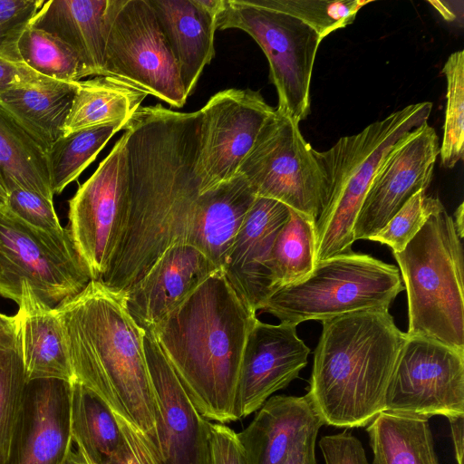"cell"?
<instances>
[{"label":"cell","instance_id":"ffe728a7","mask_svg":"<svg viewBox=\"0 0 464 464\" xmlns=\"http://www.w3.org/2000/svg\"><path fill=\"white\" fill-rule=\"evenodd\" d=\"M289 213L285 204L256 197L221 268L232 288L256 313L274 292L270 255Z\"/></svg>","mask_w":464,"mask_h":464},{"label":"cell","instance_id":"836d02e7","mask_svg":"<svg viewBox=\"0 0 464 464\" xmlns=\"http://www.w3.org/2000/svg\"><path fill=\"white\" fill-rule=\"evenodd\" d=\"M27 383L15 337L14 343L0 353V464L10 457Z\"/></svg>","mask_w":464,"mask_h":464},{"label":"cell","instance_id":"74e56055","mask_svg":"<svg viewBox=\"0 0 464 464\" xmlns=\"http://www.w3.org/2000/svg\"><path fill=\"white\" fill-rule=\"evenodd\" d=\"M7 207L28 225L51 232L63 231L53 202L44 197L25 189H15L8 193Z\"/></svg>","mask_w":464,"mask_h":464},{"label":"cell","instance_id":"d4e9b609","mask_svg":"<svg viewBox=\"0 0 464 464\" xmlns=\"http://www.w3.org/2000/svg\"><path fill=\"white\" fill-rule=\"evenodd\" d=\"M109 0L43 1L29 24L63 42L92 75L103 76Z\"/></svg>","mask_w":464,"mask_h":464},{"label":"cell","instance_id":"3957f363","mask_svg":"<svg viewBox=\"0 0 464 464\" xmlns=\"http://www.w3.org/2000/svg\"><path fill=\"white\" fill-rule=\"evenodd\" d=\"M256 319L218 269L150 330L190 400L209 421L240 420L239 374Z\"/></svg>","mask_w":464,"mask_h":464},{"label":"cell","instance_id":"9c48e42d","mask_svg":"<svg viewBox=\"0 0 464 464\" xmlns=\"http://www.w3.org/2000/svg\"><path fill=\"white\" fill-rule=\"evenodd\" d=\"M92 281L66 227L51 232L32 227L0 207V295L17 304L26 282L55 307Z\"/></svg>","mask_w":464,"mask_h":464},{"label":"cell","instance_id":"7bdbcfd3","mask_svg":"<svg viewBox=\"0 0 464 464\" xmlns=\"http://www.w3.org/2000/svg\"><path fill=\"white\" fill-rule=\"evenodd\" d=\"M41 0H0V26L34 14Z\"/></svg>","mask_w":464,"mask_h":464},{"label":"cell","instance_id":"8992f818","mask_svg":"<svg viewBox=\"0 0 464 464\" xmlns=\"http://www.w3.org/2000/svg\"><path fill=\"white\" fill-rule=\"evenodd\" d=\"M393 256L407 292L406 334L464 352L463 248L444 206Z\"/></svg>","mask_w":464,"mask_h":464},{"label":"cell","instance_id":"f35d334b","mask_svg":"<svg viewBox=\"0 0 464 464\" xmlns=\"http://www.w3.org/2000/svg\"><path fill=\"white\" fill-rule=\"evenodd\" d=\"M122 440L105 464H160L150 442L132 424L114 414Z\"/></svg>","mask_w":464,"mask_h":464},{"label":"cell","instance_id":"bcb514c9","mask_svg":"<svg viewBox=\"0 0 464 464\" xmlns=\"http://www.w3.org/2000/svg\"><path fill=\"white\" fill-rule=\"evenodd\" d=\"M450 425L451 438L453 441L455 458L457 464H463L464 446H463V430L464 416H456L449 418Z\"/></svg>","mask_w":464,"mask_h":464},{"label":"cell","instance_id":"c3c4849f","mask_svg":"<svg viewBox=\"0 0 464 464\" xmlns=\"http://www.w3.org/2000/svg\"><path fill=\"white\" fill-rule=\"evenodd\" d=\"M455 228L460 238L463 237V203H461L455 211V219L453 218Z\"/></svg>","mask_w":464,"mask_h":464},{"label":"cell","instance_id":"8fae6325","mask_svg":"<svg viewBox=\"0 0 464 464\" xmlns=\"http://www.w3.org/2000/svg\"><path fill=\"white\" fill-rule=\"evenodd\" d=\"M237 174L256 197L277 200L314 220L324 204V182L315 150L299 123L275 109L260 130Z\"/></svg>","mask_w":464,"mask_h":464},{"label":"cell","instance_id":"277c9868","mask_svg":"<svg viewBox=\"0 0 464 464\" xmlns=\"http://www.w3.org/2000/svg\"><path fill=\"white\" fill-rule=\"evenodd\" d=\"M322 325L306 394L324 424L365 427L384 411L407 334L383 309L353 312Z\"/></svg>","mask_w":464,"mask_h":464},{"label":"cell","instance_id":"60d3db41","mask_svg":"<svg viewBox=\"0 0 464 464\" xmlns=\"http://www.w3.org/2000/svg\"><path fill=\"white\" fill-rule=\"evenodd\" d=\"M209 464H247L237 433L226 424L209 423Z\"/></svg>","mask_w":464,"mask_h":464},{"label":"cell","instance_id":"7a4b0ae2","mask_svg":"<svg viewBox=\"0 0 464 464\" xmlns=\"http://www.w3.org/2000/svg\"><path fill=\"white\" fill-rule=\"evenodd\" d=\"M53 308L73 382L98 396L152 444L157 405L144 350L145 330L130 314L126 294L92 280Z\"/></svg>","mask_w":464,"mask_h":464},{"label":"cell","instance_id":"d590c367","mask_svg":"<svg viewBox=\"0 0 464 464\" xmlns=\"http://www.w3.org/2000/svg\"><path fill=\"white\" fill-rule=\"evenodd\" d=\"M266 7L293 15L311 26L323 40L352 24L360 9L371 1L258 0Z\"/></svg>","mask_w":464,"mask_h":464},{"label":"cell","instance_id":"44dd1931","mask_svg":"<svg viewBox=\"0 0 464 464\" xmlns=\"http://www.w3.org/2000/svg\"><path fill=\"white\" fill-rule=\"evenodd\" d=\"M324 425L308 395H274L237 433L247 464H281L296 447L315 442Z\"/></svg>","mask_w":464,"mask_h":464},{"label":"cell","instance_id":"ba28073f","mask_svg":"<svg viewBox=\"0 0 464 464\" xmlns=\"http://www.w3.org/2000/svg\"><path fill=\"white\" fill-rule=\"evenodd\" d=\"M216 28L249 34L268 61L269 77L278 95L276 109L297 123L307 118L314 63L322 41L315 30L258 0H224Z\"/></svg>","mask_w":464,"mask_h":464},{"label":"cell","instance_id":"7dc6e473","mask_svg":"<svg viewBox=\"0 0 464 464\" xmlns=\"http://www.w3.org/2000/svg\"><path fill=\"white\" fill-rule=\"evenodd\" d=\"M15 342L14 315L8 316L0 313V353L12 346Z\"/></svg>","mask_w":464,"mask_h":464},{"label":"cell","instance_id":"4dcf8cb0","mask_svg":"<svg viewBox=\"0 0 464 464\" xmlns=\"http://www.w3.org/2000/svg\"><path fill=\"white\" fill-rule=\"evenodd\" d=\"M315 220L290 208L289 217L277 233L269 267L274 291L304 279L315 265Z\"/></svg>","mask_w":464,"mask_h":464},{"label":"cell","instance_id":"cb8c5ba5","mask_svg":"<svg viewBox=\"0 0 464 464\" xmlns=\"http://www.w3.org/2000/svg\"><path fill=\"white\" fill-rule=\"evenodd\" d=\"M178 63L188 97L215 55L216 17L196 0H148Z\"/></svg>","mask_w":464,"mask_h":464},{"label":"cell","instance_id":"816d5d0a","mask_svg":"<svg viewBox=\"0 0 464 464\" xmlns=\"http://www.w3.org/2000/svg\"><path fill=\"white\" fill-rule=\"evenodd\" d=\"M76 450H77V449H76ZM78 451H79V450H78ZM82 456H83V458L85 459V460H86L87 464H96V463H94V462H92V461L89 460V459H88L84 455H82Z\"/></svg>","mask_w":464,"mask_h":464},{"label":"cell","instance_id":"9a60e30c","mask_svg":"<svg viewBox=\"0 0 464 464\" xmlns=\"http://www.w3.org/2000/svg\"><path fill=\"white\" fill-rule=\"evenodd\" d=\"M439 155V138L428 122L397 142L362 201L353 229L354 241L371 240L413 195L427 189Z\"/></svg>","mask_w":464,"mask_h":464},{"label":"cell","instance_id":"7c38bea8","mask_svg":"<svg viewBox=\"0 0 464 464\" xmlns=\"http://www.w3.org/2000/svg\"><path fill=\"white\" fill-rule=\"evenodd\" d=\"M127 133L69 200L70 237L92 281H102L120 242L128 209Z\"/></svg>","mask_w":464,"mask_h":464},{"label":"cell","instance_id":"f546056e","mask_svg":"<svg viewBox=\"0 0 464 464\" xmlns=\"http://www.w3.org/2000/svg\"><path fill=\"white\" fill-rule=\"evenodd\" d=\"M71 433L76 449L96 464H105L122 440L112 411L76 382H71Z\"/></svg>","mask_w":464,"mask_h":464},{"label":"cell","instance_id":"681fc988","mask_svg":"<svg viewBox=\"0 0 464 464\" xmlns=\"http://www.w3.org/2000/svg\"><path fill=\"white\" fill-rule=\"evenodd\" d=\"M64 464H87V462L82 453L72 446Z\"/></svg>","mask_w":464,"mask_h":464},{"label":"cell","instance_id":"f1b7e54d","mask_svg":"<svg viewBox=\"0 0 464 464\" xmlns=\"http://www.w3.org/2000/svg\"><path fill=\"white\" fill-rule=\"evenodd\" d=\"M366 430L372 464H439L428 419L382 411Z\"/></svg>","mask_w":464,"mask_h":464},{"label":"cell","instance_id":"484cf974","mask_svg":"<svg viewBox=\"0 0 464 464\" xmlns=\"http://www.w3.org/2000/svg\"><path fill=\"white\" fill-rule=\"evenodd\" d=\"M256 198L240 174L206 191L190 245L221 269Z\"/></svg>","mask_w":464,"mask_h":464},{"label":"cell","instance_id":"4fadbf2b","mask_svg":"<svg viewBox=\"0 0 464 464\" xmlns=\"http://www.w3.org/2000/svg\"><path fill=\"white\" fill-rule=\"evenodd\" d=\"M384 411L428 420L464 416V352L407 334L387 390Z\"/></svg>","mask_w":464,"mask_h":464},{"label":"cell","instance_id":"e0dca14e","mask_svg":"<svg viewBox=\"0 0 464 464\" xmlns=\"http://www.w3.org/2000/svg\"><path fill=\"white\" fill-rule=\"evenodd\" d=\"M310 349L297 336L296 325L255 322L246 343L237 388V412L245 418L277 391L296 379L307 364Z\"/></svg>","mask_w":464,"mask_h":464},{"label":"cell","instance_id":"6da1fadb","mask_svg":"<svg viewBox=\"0 0 464 464\" xmlns=\"http://www.w3.org/2000/svg\"><path fill=\"white\" fill-rule=\"evenodd\" d=\"M199 111L140 107L127 133L128 209L108 272L101 281L128 292L170 246L190 245L205 192L197 170Z\"/></svg>","mask_w":464,"mask_h":464},{"label":"cell","instance_id":"4316f807","mask_svg":"<svg viewBox=\"0 0 464 464\" xmlns=\"http://www.w3.org/2000/svg\"><path fill=\"white\" fill-rule=\"evenodd\" d=\"M0 183L53 201L48 155L41 142L0 103Z\"/></svg>","mask_w":464,"mask_h":464},{"label":"cell","instance_id":"e575fe53","mask_svg":"<svg viewBox=\"0 0 464 464\" xmlns=\"http://www.w3.org/2000/svg\"><path fill=\"white\" fill-rule=\"evenodd\" d=\"M442 72L447 82V105L442 144L440 146L441 163L453 168L464 154V52L452 53Z\"/></svg>","mask_w":464,"mask_h":464},{"label":"cell","instance_id":"603a6c76","mask_svg":"<svg viewBox=\"0 0 464 464\" xmlns=\"http://www.w3.org/2000/svg\"><path fill=\"white\" fill-rule=\"evenodd\" d=\"M76 82L47 77L26 66L0 93V103L41 142L48 154L63 136Z\"/></svg>","mask_w":464,"mask_h":464},{"label":"cell","instance_id":"d6986e66","mask_svg":"<svg viewBox=\"0 0 464 464\" xmlns=\"http://www.w3.org/2000/svg\"><path fill=\"white\" fill-rule=\"evenodd\" d=\"M218 269L191 245L170 246L125 293L130 314L143 329L154 330Z\"/></svg>","mask_w":464,"mask_h":464},{"label":"cell","instance_id":"30bf717a","mask_svg":"<svg viewBox=\"0 0 464 464\" xmlns=\"http://www.w3.org/2000/svg\"><path fill=\"white\" fill-rule=\"evenodd\" d=\"M103 76L176 108L186 103L178 63L148 0H109Z\"/></svg>","mask_w":464,"mask_h":464},{"label":"cell","instance_id":"f907efd6","mask_svg":"<svg viewBox=\"0 0 464 464\" xmlns=\"http://www.w3.org/2000/svg\"><path fill=\"white\" fill-rule=\"evenodd\" d=\"M7 198H8V195H7L5 189L4 188V187L0 183V207L5 205L7 203Z\"/></svg>","mask_w":464,"mask_h":464},{"label":"cell","instance_id":"f6af8a7d","mask_svg":"<svg viewBox=\"0 0 464 464\" xmlns=\"http://www.w3.org/2000/svg\"><path fill=\"white\" fill-rule=\"evenodd\" d=\"M281 464H317L315 442H309L295 448Z\"/></svg>","mask_w":464,"mask_h":464},{"label":"cell","instance_id":"52a82bcc","mask_svg":"<svg viewBox=\"0 0 464 464\" xmlns=\"http://www.w3.org/2000/svg\"><path fill=\"white\" fill-rule=\"evenodd\" d=\"M403 289L396 266L351 252L315 263L304 279L276 289L260 311L297 326L361 310H388Z\"/></svg>","mask_w":464,"mask_h":464},{"label":"cell","instance_id":"ab89813d","mask_svg":"<svg viewBox=\"0 0 464 464\" xmlns=\"http://www.w3.org/2000/svg\"><path fill=\"white\" fill-rule=\"evenodd\" d=\"M319 447L325 464H369L362 442L347 430L324 436Z\"/></svg>","mask_w":464,"mask_h":464},{"label":"cell","instance_id":"8d00e7d4","mask_svg":"<svg viewBox=\"0 0 464 464\" xmlns=\"http://www.w3.org/2000/svg\"><path fill=\"white\" fill-rule=\"evenodd\" d=\"M441 206L438 198L427 196L426 190H420L371 240L387 245L393 253L401 252Z\"/></svg>","mask_w":464,"mask_h":464},{"label":"cell","instance_id":"ac0fdd59","mask_svg":"<svg viewBox=\"0 0 464 464\" xmlns=\"http://www.w3.org/2000/svg\"><path fill=\"white\" fill-rule=\"evenodd\" d=\"M72 446L71 382L56 379L29 382L5 464H64Z\"/></svg>","mask_w":464,"mask_h":464},{"label":"cell","instance_id":"7402d4cb","mask_svg":"<svg viewBox=\"0 0 464 464\" xmlns=\"http://www.w3.org/2000/svg\"><path fill=\"white\" fill-rule=\"evenodd\" d=\"M14 315L15 337L27 382L42 379L73 382L62 325L53 307L24 282Z\"/></svg>","mask_w":464,"mask_h":464},{"label":"cell","instance_id":"d6a6232c","mask_svg":"<svg viewBox=\"0 0 464 464\" xmlns=\"http://www.w3.org/2000/svg\"><path fill=\"white\" fill-rule=\"evenodd\" d=\"M18 51L27 66L47 77L79 82L92 75L63 42L29 24L19 37Z\"/></svg>","mask_w":464,"mask_h":464},{"label":"cell","instance_id":"5b68a950","mask_svg":"<svg viewBox=\"0 0 464 464\" xmlns=\"http://www.w3.org/2000/svg\"><path fill=\"white\" fill-rule=\"evenodd\" d=\"M431 109L430 102L410 104L324 151L315 150L324 182L315 263L353 252V226L378 169L399 140L428 122Z\"/></svg>","mask_w":464,"mask_h":464},{"label":"cell","instance_id":"2e32d148","mask_svg":"<svg viewBox=\"0 0 464 464\" xmlns=\"http://www.w3.org/2000/svg\"><path fill=\"white\" fill-rule=\"evenodd\" d=\"M143 343L157 405L151 446L160 464H209L210 421L190 400L152 331L145 330Z\"/></svg>","mask_w":464,"mask_h":464},{"label":"cell","instance_id":"83f0119b","mask_svg":"<svg viewBox=\"0 0 464 464\" xmlns=\"http://www.w3.org/2000/svg\"><path fill=\"white\" fill-rule=\"evenodd\" d=\"M147 95L111 76L79 81L63 127V136L95 126L127 122Z\"/></svg>","mask_w":464,"mask_h":464},{"label":"cell","instance_id":"b9f144b4","mask_svg":"<svg viewBox=\"0 0 464 464\" xmlns=\"http://www.w3.org/2000/svg\"><path fill=\"white\" fill-rule=\"evenodd\" d=\"M33 16L0 26V57L22 60L18 51V40Z\"/></svg>","mask_w":464,"mask_h":464},{"label":"cell","instance_id":"ee69618b","mask_svg":"<svg viewBox=\"0 0 464 464\" xmlns=\"http://www.w3.org/2000/svg\"><path fill=\"white\" fill-rule=\"evenodd\" d=\"M26 66L22 60L0 57V93L22 74Z\"/></svg>","mask_w":464,"mask_h":464},{"label":"cell","instance_id":"5bb4252c","mask_svg":"<svg viewBox=\"0 0 464 464\" xmlns=\"http://www.w3.org/2000/svg\"><path fill=\"white\" fill-rule=\"evenodd\" d=\"M276 108L250 89H227L213 95L198 111L197 170L202 193L237 175L240 164Z\"/></svg>","mask_w":464,"mask_h":464},{"label":"cell","instance_id":"1f68e13d","mask_svg":"<svg viewBox=\"0 0 464 464\" xmlns=\"http://www.w3.org/2000/svg\"><path fill=\"white\" fill-rule=\"evenodd\" d=\"M126 122L95 126L60 137L48 151L53 194H60L96 159Z\"/></svg>","mask_w":464,"mask_h":464}]
</instances>
